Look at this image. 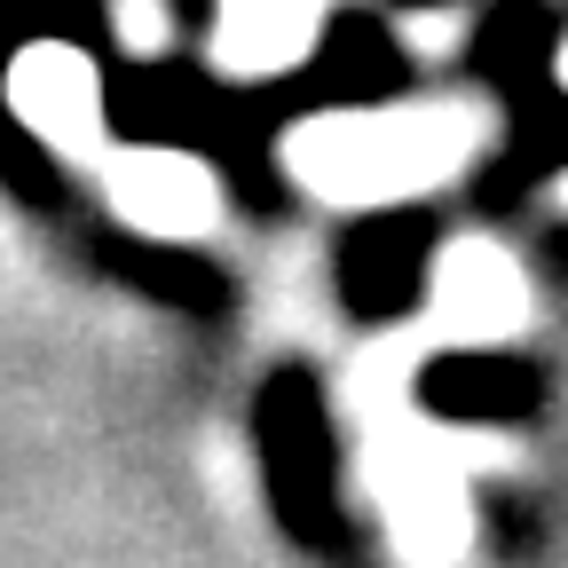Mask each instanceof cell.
Returning a JSON list of instances; mask_svg holds the SVG:
<instances>
[{
	"mask_svg": "<svg viewBox=\"0 0 568 568\" xmlns=\"http://www.w3.org/2000/svg\"><path fill=\"white\" fill-rule=\"evenodd\" d=\"M403 9H450V0H403Z\"/></svg>",
	"mask_w": 568,
	"mask_h": 568,
	"instance_id": "6",
	"label": "cell"
},
{
	"mask_svg": "<svg viewBox=\"0 0 568 568\" xmlns=\"http://www.w3.org/2000/svg\"><path fill=\"white\" fill-rule=\"evenodd\" d=\"M9 111L48 151H88L103 134V71L71 40H32L9 63Z\"/></svg>",
	"mask_w": 568,
	"mask_h": 568,
	"instance_id": "1",
	"label": "cell"
},
{
	"mask_svg": "<svg viewBox=\"0 0 568 568\" xmlns=\"http://www.w3.org/2000/svg\"><path fill=\"white\" fill-rule=\"evenodd\" d=\"M466 63H474V80L489 95L529 103L568 63V17L552 9V0H497V9L481 17V32H474V48H466Z\"/></svg>",
	"mask_w": 568,
	"mask_h": 568,
	"instance_id": "3",
	"label": "cell"
},
{
	"mask_svg": "<svg viewBox=\"0 0 568 568\" xmlns=\"http://www.w3.org/2000/svg\"><path fill=\"white\" fill-rule=\"evenodd\" d=\"M426 268H435V222L410 213V205L372 213V222L347 237V253H339V284H347L355 316H372V324L403 316L426 293Z\"/></svg>",
	"mask_w": 568,
	"mask_h": 568,
	"instance_id": "2",
	"label": "cell"
},
{
	"mask_svg": "<svg viewBox=\"0 0 568 568\" xmlns=\"http://www.w3.org/2000/svg\"><path fill=\"white\" fill-rule=\"evenodd\" d=\"M119 213L134 230H151V237H190L213 222V174L182 151H142L119 166Z\"/></svg>",
	"mask_w": 568,
	"mask_h": 568,
	"instance_id": "5",
	"label": "cell"
},
{
	"mask_svg": "<svg viewBox=\"0 0 568 568\" xmlns=\"http://www.w3.org/2000/svg\"><path fill=\"white\" fill-rule=\"evenodd\" d=\"M418 403L435 410V418H458V426H506V418H529V410L545 403V372L529 364V355L466 347V355L426 364Z\"/></svg>",
	"mask_w": 568,
	"mask_h": 568,
	"instance_id": "4",
	"label": "cell"
}]
</instances>
